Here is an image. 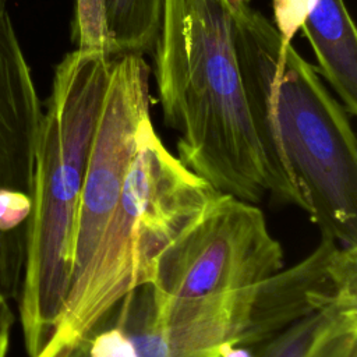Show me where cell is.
Returning a JSON list of instances; mask_svg holds the SVG:
<instances>
[{"label": "cell", "instance_id": "obj_15", "mask_svg": "<svg viewBox=\"0 0 357 357\" xmlns=\"http://www.w3.org/2000/svg\"><path fill=\"white\" fill-rule=\"evenodd\" d=\"M315 0H272L273 26L284 43L298 33Z\"/></svg>", "mask_w": 357, "mask_h": 357}, {"label": "cell", "instance_id": "obj_11", "mask_svg": "<svg viewBox=\"0 0 357 357\" xmlns=\"http://www.w3.org/2000/svg\"><path fill=\"white\" fill-rule=\"evenodd\" d=\"M357 310V300H347L314 312L252 349L255 357H308L318 340L342 318Z\"/></svg>", "mask_w": 357, "mask_h": 357}, {"label": "cell", "instance_id": "obj_4", "mask_svg": "<svg viewBox=\"0 0 357 357\" xmlns=\"http://www.w3.org/2000/svg\"><path fill=\"white\" fill-rule=\"evenodd\" d=\"M218 194L166 149L151 116L144 119L96 254L68 289L52 335L35 357H56L82 340L127 293L151 283L160 254Z\"/></svg>", "mask_w": 357, "mask_h": 357}, {"label": "cell", "instance_id": "obj_5", "mask_svg": "<svg viewBox=\"0 0 357 357\" xmlns=\"http://www.w3.org/2000/svg\"><path fill=\"white\" fill-rule=\"evenodd\" d=\"M282 268L283 248L257 204L218 194L165 248L151 283L169 297H199L248 289Z\"/></svg>", "mask_w": 357, "mask_h": 357}, {"label": "cell", "instance_id": "obj_9", "mask_svg": "<svg viewBox=\"0 0 357 357\" xmlns=\"http://www.w3.org/2000/svg\"><path fill=\"white\" fill-rule=\"evenodd\" d=\"M42 113L8 0H0V188L31 197Z\"/></svg>", "mask_w": 357, "mask_h": 357}, {"label": "cell", "instance_id": "obj_6", "mask_svg": "<svg viewBox=\"0 0 357 357\" xmlns=\"http://www.w3.org/2000/svg\"><path fill=\"white\" fill-rule=\"evenodd\" d=\"M149 66L142 56L114 57L79 195L68 289L84 278L96 254L135 152L138 128L149 117Z\"/></svg>", "mask_w": 357, "mask_h": 357}, {"label": "cell", "instance_id": "obj_3", "mask_svg": "<svg viewBox=\"0 0 357 357\" xmlns=\"http://www.w3.org/2000/svg\"><path fill=\"white\" fill-rule=\"evenodd\" d=\"M113 60L105 52L75 49L54 68L35 152L17 297L28 357L49 340L67 297L79 195Z\"/></svg>", "mask_w": 357, "mask_h": 357}, {"label": "cell", "instance_id": "obj_1", "mask_svg": "<svg viewBox=\"0 0 357 357\" xmlns=\"http://www.w3.org/2000/svg\"><path fill=\"white\" fill-rule=\"evenodd\" d=\"M234 0H163L155 77L178 160L218 192L294 205L252 119L233 40Z\"/></svg>", "mask_w": 357, "mask_h": 357}, {"label": "cell", "instance_id": "obj_14", "mask_svg": "<svg viewBox=\"0 0 357 357\" xmlns=\"http://www.w3.org/2000/svg\"><path fill=\"white\" fill-rule=\"evenodd\" d=\"M308 357H357V311L349 312L325 333Z\"/></svg>", "mask_w": 357, "mask_h": 357}, {"label": "cell", "instance_id": "obj_2", "mask_svg": "<svg viewBox=\"0 0 357 357\" xmlns=\"http://www.w3.org/2000/svg\"><path fill=\"white\" fill-rule=\"evenodd\" d=\"M233 40L261 139L294 205L326 234L357 245V144L350 114L319 73L250 0H234Z\"/></svg>", "mask_w": 357, "mask_h": 357}, {"label": "cell", "instance_id": "obj_7", "mask_svg": "<svg viewBox=\"0 0 357 357\" xmlns=\"http://www.w3.org/2000/svg\"><path fill=\"white\" fill-rule=\"evenodd\" d=\"M255 286L169 297L144 283L127 293L102 322L119 328L138 357H220L222 347L234 344L247 325Z\"/></svg>", "mask_w": 357, "mask_h": 357}, {"label": "cell", "instance_id": "obj_16", "mask_svg": "<svg viewBox=\"0 0 357 357\" xmlns=\"http://www.w3.org/2000/svg\"><path fill=\"white\" fill-rule=\"evenodd\" d=\"M14 321L15 317L10 307V300L0 293V357H7Z\"/></svg>", "mask_w": 357, "mask_h": 357}, {"label": "cell", "instance_id": "obj_8", "mask_svg": "<svg viewBox=\"0 0 357 357\" xmlns=\"http://www.w3.org/2000/svg\"><path fill=\"white\" fill-rule=\"evenodd\" d=\"M347 300H357V245L322 234L307 257L255 286L234 346L252 350L297 321Z\"/></svg>", "mask_w": 357, "mask_h": 357}, {"label": "cell", "instance_id": "obj_13", "mask_svg": "<svg viewBox=\"0 0 357 357\" xmlns=\"http://www.w3.org/2000/svg\"><path fill=\"white\" fill-rule=\"evenodd\" d=\"M74 39L77 49L110 54L105 20V0H75Z\"/></svg>", "mask_w": 357, "mask_h": 357}, {"label": "cell", "instance_id": "obj_12", "mask_svg": "<svg viewBox=\"0 0 357 357\" xmlns=\"http://www.w3.org/2000/svg\"><path fill=\"white\" fill-rule=\"evenodd\" d=\"M56 357H138L131 340L116 326L99 324L89 335Z\"/></svg>", "mask_w": 357, "mask_h": 357}, {"label": "cell", "instance_id": "obj_10", "mask_svg": "<svg viewBox=\"0 0 357 357\" xmlns=\"http://www.w3.org/2000/svg\"><path fill=\"white\" fill-rule=\"evenodd\" d=\"M163 0H105L110 56L144 54L156 43Z\"/></svg>", "mask_w": 357, "mask_h": 357}]
</instances>
